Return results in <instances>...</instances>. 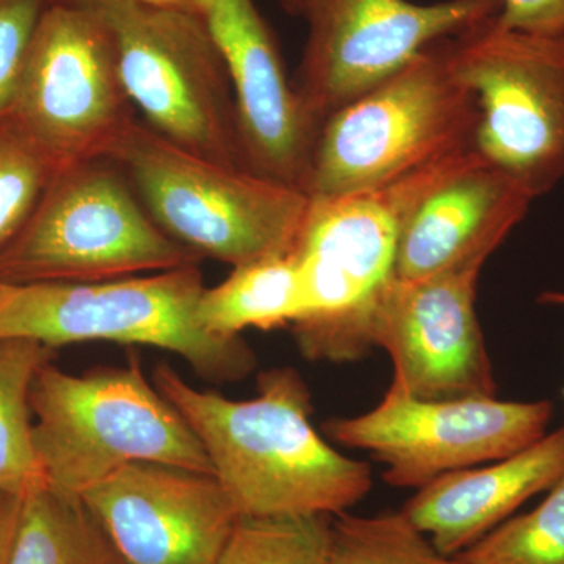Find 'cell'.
Wrapping results in <instances>:
<instances>
[{"label": "cell", "instance_id": "cell-4", "mask_svg": "<svg viewBox=\"0 0 564 564\" xmlns=\"http://www.w3.org/2000/svg\"><path fill=\"white\" fill-rule=\"evenodd\" d=\"M33 447L41 477L82 496L132 463H162L214 475L209 456L180 411L126 367L63 372L44 364L31 388Z\"/></svg>", "mask_w": 564, "mask_h": 564}, {"label": "cell", "instance_id": "cell-7", "mask_svg": "<svg viewBox=\"0 0 564 564\" xmlns=\"http://www.w3.org/2000/svg\"><path fill=\"white\" fill-rule=\"evenodd\" d=\"M445 43L326 118L304 185L311 199L366 191L474 148L477 106L448 68Z\"/></svg>", "mask_w": 564, "mask_h": 564}, {"label": "cell", "instance_id": "cell-25", "mask_svg": "<svg viewBox=\"0 0 564 564\" xmlns=\"http://www.w3.org/2000/svg\"><path fill=\"white\" fill-rule=\"evenodd\" d=\"M50 0H0V121L17 101L25 61Z\"/></svg>", "mask_w": 564, "mask_h": 564}, {"label": "cell", "instance_id": "cell-22", "mask_svg": "<svg viewBox=\"0 0 564 564\" xmlns=\"http://www.w3.org/2000/svg\"><path fill=\"white\" fill-rule=\"evenodd\" d=\"M329 564H463L400 513L337 516Z\"/></svg>", "mask_w": 564, "mask_h": 564}, {"label": "cell", "instance_id": "cell-26", "mask_svg": "<svg viewBox=\"0 0 564 564\" xmlns=\"http://www.w3.org/2000/svg\"><path fill=\"white\" fill-rule=\"evenodd\" d=\"M497 21L513 31L564 35V0H500Z\"/></svg>", "mask_w": 564, "mask_h": 564}, {"label": "cell", "instance_id": "cell-29", "mask_svg": "<svg viewBox=\"0 0 564 564\" xmlns=\"http://www.w3.org/2000/svg\"><path fill=\"white\" fill-rule=\"evenodd\" d=\"M540 303L554 304V306L564 307V292H545L543 293V295L540 296Z\"/></svg>", "mask_w": 564, "mask_h": 564}, {"label": "cell", "instance_id": "cell-28", "mask_svg": "<svg viewBox=\"0 0 564 564\" xmlns=\"http://www.w3.org/2000/svg\"><path fill=\"white\" fill-rule=\"evenodd\" d=\"M140 2L202 14V0H140Z\"/></svg>", "mask_w": 564, "mask_h": 564}, {"label": "cell", "instance_id": "cell-23", "mask_svg": "<svg viewBox=\"0 0 564 564\" xmlns=\"http://www.w3.org/2000/svg\"><path fill=\"white\" fill-rule=\"evenodd\" d=\"M456 556L463 564H564V475L534 510L507 519Z\"/></svg>", "mask_w": 564, "mask_h": 564}, {"label": "cell", "instance_id": "cell-30", "mask_svg": "<svg viewBox=\"0 0 564 564\" xmlns=\"http://www.w3.org/2000/svg\"><path fill=\"white\" fill-rule=\"evenodd\" d=\"M284 3L285 10L291 11V13H299L300 9H302V0H282Z\"/></svg>", "mask_w": 564, "mask_h": 564}, {"label": "cell", "instance_id": "cell-2", "mask_svg": "<svg viewBox=\"0 0 564 564\" xmlns=\"http://www.w3.org/2000/svg\"><path fill=\"white\" fill-rule=\"evenodd\" d=\"M480 159L466 148L366 191L311 199L292 251L300 315L291 332L304 358L345 364L375 348L370 322L395 274L408 218L437 185Z\"/></svg>", "mask_w": 564, "mask_h": 564}, {"label": "cell", "instance_id": "cell-24", "mask_svg": "<svg viewBox=\"0 0 564 564\" xmlns=\"http://www.w3.org/2000/svg\"><path fill=\"white\" fill-rule=\"evenodd\" d=\"M57 173L17 121H0V251L31 218Z\"/></svg>", "mask_w": 564, "mask_h": 564}, {"label": "cell", "instance_id": "cell-5", "mask_svg": "<svg viewBox=\"0 0 564 564\" xmlns=\"http://www.w3.org/2000/svg\"><path fill=\"white\" fill-rule=\"evenodd\" d=\"M110 161L163 231L232 269L292 252L310 210L299 188L182 150L140 118Z\"/></svg>", "mask_w": 564, "mask_h": 564}, {"label": "cell", "instance_id": "cell-20", "mask_svg": "<svg viewBox=\"0 0 564 564\" xmlns=\"http://www.w3.org/2000/svg\"><path fill=\"white\" fill-rule=\"evenodd\" d=\"M52 348L31 339H0V491L24 494L43 480L33 447L31 388Z\"/></svg>", "mask_w": 564, "mask_h": 564}, {"label": "cell", "instance_id": "cell-6", "mask_svg": "<svg viewBox=\"0 0 564 564\" xmlns=\"http://www.w3.org/2000/svg\"><path fill=\"white\" fill-rule=\"evenodd\" d=\"M141 203L120 166L99 159L55 174L0 251V282H96L202 263Z\"/></svg>", "mask_w": 564, "mask_h": 564}, {"label": "cell", "instance_id": "cell-14", "mask_svg": "<svg viewBox=\"0 0 564 564\" xmlns=\"http://www.w3.org/2000/svg\"><path fill=\"white\" fill-rule=\"evenodd\" d=\"M236 106L247 172L304 192L322 124L289 79L272 29L254 0H202Z\"/></svg>", "mask_w": 564, "mask_h": 564}, {"label": "cell", "instance_id": "cell-3", "mask_svg": "<svg viewBox=\"0 0 564 564\" xmlns=\"http://www.w3.org/2000/svg\"><path fill=\"white\" fill-rule=\"evenodd\" d=\"M206 291L199 263L96 282L7 284L0 299V339H31L54 348L106 343L148 345L180 355L210 383H232L256 369L242 337L204 328Z\"/></svg>", "mask_w": 564, "mask_h": 564}, {"label": "cell", "instance_id": "cell-8", "mask_svg": "<svg viewBox=\"0 0 564 564\" xmlns=\"http://www.w3.org/2000/svg\"><path fill=\"white\" fill-rule=\"evenodd\" d=\"M113 39L124 90L152 131L243 169L228 69L202 14L140 0H85Z\"/></svg>", "mask_w": 564, "mask_h": 564}, {"label": "cell", "instance_id": "cell-12", "mask_svg": "<svg viewBox=\"0 0 564 564\" xmlns=\"http://www.w3.org/2000/svg\"><path fill=\"white\" fill-rule=\"evenodd\" d=\"M551 415L545 400H422L392 381L378 406L333 419L325 432L344 447L369 452L386 467L389 485L419 489L445 474L519 454L544 436Z\"/></svg>", "mask_w": 564, "mask_h": 564}, {"label": "cell", "instance_id": "cell-17", "mask_svg": "<svg viewBox=\"0 0 564 564\" xmlns=\"http://www.w3.org/2000/svg\"><path fill=\"white\" fill-rule=\"evenodd\" d=\"M564 475V426L513 456L445 474L422 486L402 513L444 555L456 556Z\"/></svg>", "mask_w": 564, "mask_h": 564}, {"label": "cell", "instance_id": "cell-18", "mask_svg": "<svg viewBox=\"0 0 564 564\" xmlns=\"http://www.w3.org/2000/svg\"><path fill=\"white\" fill-rule=\"evenodd\" d=\"M10 564H126L79 496L40 480L22 494Z\"/></svg>", "mask_w": 564, "mask_h": 564}, {"label": "cell", "instance_id": "cell-15", "mask_svg": "<svg viewBox=\"0 0 564 564\" xmlns=\"http://www.w3.org/2000/svg\"><path fill=\"white\" fill-rule=\"evenodd\" d=\"M126 564H215L239 514L212 474L132 463L82 494Z\"/></svg>", "mask_w": 564, "mask_h": 564}, {"label": "cell", "instance_id": "cell-1", "mask_svg": "<svg viewBox=\"0 0 564 564\" xmlns=\"http://www.w3.org/2000/svg\"><path fill=\"white\" fill-rule=\"evenodd\" d=\"M154 384L198 436L239 518L340 516L372 488L367 463L340 454L314 429L311 393L291 367L262 373L248 400L199 391L165 362L155 367Z\"/></svg>", "mask_w": 564, "mask_h": 564}, {"label": "cell", "instance_id": "cell-13", "mask_svg": "<svg viewBox=\"0 0 564 564\" xmlns=\"http://www.w3.org/2000/svg\"><path fill=\"white\" fill-rule=\"evenodd\" d=\"M485 263L400 280L393 276L370 322L373 347L393 362V383L422 400L496 397L491 361L477 315Z\"/></svg>", "mask_w": 564, "mask_h": 564}, {"label": "cell", "instance_id": "cell-19", "mask_svg": "<svg viewBox=\"0 0 564 564\" xmlns=\"http://www.w3.org/2000/svg\"><path fill=\"white\" fill-rule=\"evenodd\" d=\"M199 321L212 334L240 336L245 329L291 326L300 315V274L295 254L272 256L234 267L221 284L204 291Z\"/></svg>", "mask_w": 564, "mask_h": 564}, {"label": "cell", "instance_id": "cell-10", "mask_svg": "<svg viewBox=\"0 0 564 564\" xmlns=\"http://www.w3.org/2000/svg\"><path fill=\"white\" fill-rule=\"evenodd\" d=\"M11 120L57 172L110 159L139 120L113 39L85 0H50L33 35Z\"/></svg>", "mask_w": 564, "mask_h": 564}, {"label": "cell", "instance_id": "cell-27", "mask_svg": "<svg viewBox=\"0 0 564 564\" xmlns=\"http://www.w3.org/2000/svg\"><path fill=\"white\" fill-rule=\"evenodd\" d=\"M21 505L20 494L0 491V564H10Z\"/></svg>", "mask_w": 564, "mask_h": 564}, {"label": "cell", "instance_id": "cell-11", "mask_svg": "<svg viewBox=\"0 0 564 564\" xmlns=\"http://www.w3.org/2000/svg\"><path fill=\"white\" fill-rule=\"evenodd\" d=\"M499 11L500 0H302L307 39L293 84L323 126L433 44Z\"/></svg>", "mask_w": 564, "mask_h": 564}, {"label": "cell", "instance_id": "cell-16", "mask_svg": "<svg viewBox=\"0 0 564 564\" xmlns=\"http://www.w3.org/2000/svg\"><path fill=\"white\" fill-rule=\"evenodd\" d=\"M534 199L516 182L484 161L448 177L408 218L395 274L421 280L488 261L519 225Z\"/></svg>", "mask_w": 564, "mask_h": 564}, {"label": "cell", "instance_id": "cell-21", "mask_svg": "<svg viewBox=\"0 0 564 564\" xmlns=\"http://www.w3.org/2000/svg\"><path fill=\"white\" fill-rule=\"evenodd\" d=\"M333 516H240L215 564H329Z\"/></svg>", "mask_w": 564, "mask_h": 564}, {"label": "cell", "instance_id": "cell-9", "mask_svg": "<svg viewBox=\"0 0 564 564\" xmlns=\"http://www.w3.org/2000/svg\"><path fill=\"white\" fill-rule=\"evenodd\" d=\"M448 68L477 106L474 150L533 199L564 180V35L489 18L445 43Z\"/></svg>", "mask_w": 564, "mask_h": 564}, {"label": "cell", "instance_id": "cell-31", "mask_svg": "<svg viewBox=\"0 0 564 564\" xmlns=\"http://www.w3.org/2000/svg\"><path fill=\"white\" fill-rule=\"evenodd\" d=\"M7 284H3V282H0V299H2L3 291H6Z\"/></svg>", "mask_w": 564, "mask_h": 564}]
</instances>
